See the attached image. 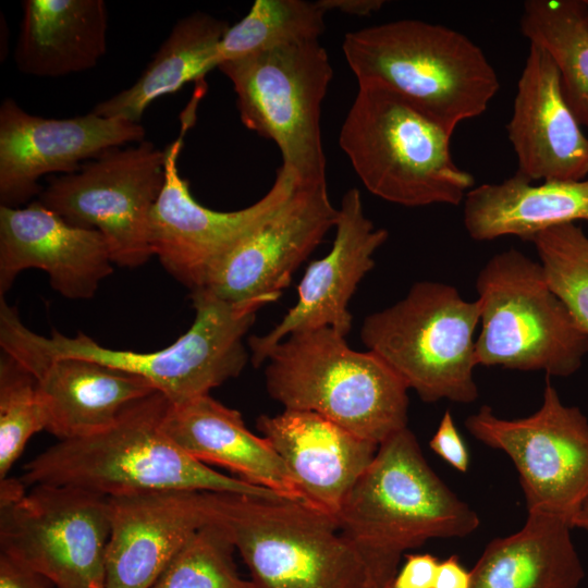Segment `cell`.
Listing matches in <instances>:
<instances>
[{"instance_id":"obj_1","label":"cell","mask_w":588,"mask_h":588,"mask_svg":"<svg viewBox=\"0 0 588 588\" xmlns=\"http://www.w3.org/2000/svg\"><path fill=\"white\" fill-rule=\"evenodd\" d=\"M379 588H391L403 553L434 538H463L480 519L432 470L408 427L379 444L336 517Z\"/></svg>"},{"instance_id":"obj_2","label":"cell","mask_w":588,"mask_h":588,"mask_svg":"<svg viewBox=\"0 0 588 588\" xmlns=\"http://www.w3.org/2000/svg\"><path fill=\"white\" fill-rule=\"evenodd\" d=\"M169 405L154 391L127 405L109 429L48 448L24 465L20 479L25 486H71L106 497L168 490L283 497L188 455L163 428Z\"/></svg>"},{"instance_id":"obj_3","label":"cell","mask_w":588,"mask_h":588,"mask_svg":"<svg viewBox=\"0 0 588 588\" xmlns=\"http://www.w3.org/2000/svg\"><path fill=\"white\" fill-rule=\"evenodd\" d=\"M342 49L358 85L394 91L451 133L482 114L500 88L483 51L440 24L387 22L347 33Z\"/></svg>"},{"instance_id":"obj_4","label":"cell","mask_w":588,"mask_h":588,"mask_svg":"<svg viewBox=\"0 0 588 588\" xmlns=\"http://www.w3.org/2000/svg\"><path fill=\"white\" fill-rule=\"evenodd\" d=\"M265 363L267 391L285 409L316 413L378 445L407 427L402 379L375 353L352 350L333 329L293 333Z\"/></svg>"},{"instance_id":"obj_5","label":"cell","mask_w":588,"mask_h":588,"mask_svg":"<svg viewBox=\"0 0 588 588\" xmlns=\"http://www.w3.org/2000/svg\"><path fill=\"white\" fill-rule=\"evenodd\" d=\"M453 133L394 91L358 85L339 143L373 195L401 206H457L474 176L451 155Z\"/></svg>"},{"instance_id":"obj_6","label":"cell","mask_w":588,"mask_h":588,"mask_svg":"<svg viewBox=\"0 0 588 588\" xmlns=\"http://www.w3.org/2000/svg\"><path fill=\"white\" fill-rule=\"evenodd\" d=\"M194 321L163 350L138 353L105 347L84 333L57 330L45 336L27 328L15 307L0 302V328L49 357H72L136 375L150 382L171 404H181L237 377L248 354L243 339L266 306L260 301L232 304L205 289L192 292Z\"/></svg>"},{"instance_id":"obj_7","label":"cell","mask_w":588,"mask_h":588,"mask_svg":"<svg viewBox=\"0 0 588 588\" xmlns=\"http://www.w3.org/2000/svg\"><path fill=\"white\" fill-rule=\"evenodd\" d=\"M215 523L228 531L253 588H379L336 520L303 502L218 492Z\"/></svg>"},{"instance_id":"obj_8","label":"cell","mask_w":588,"mask_h":588,"mask_svg":"<svg viewBox=\"0 0 588 588\" xmlns=\"http://www.w3.org/2000/svg\"><path fill=\"white\" fill-rule=\"evenodd\" d=\"M478 301L453 285L421 281L405 297L367 316L360 340L425 402L471 403L478 397L475 332Z\"/></svg>"},{"instance_id":"obj_9","label":"cell","mask_w":588,"mask_h":588,"mask_svg":"<svg viewBox=\"0 0 588 588\" xmlns=\"http://www.w3.org/2000/svg\"><path fill=\"white\" fill-rule=\"evenodd\" d=\"M478 365L568 377L588 354V334L549 287L539 262L510 248L476 279Z\"/></svg>"},{"instance_id":"obj_10","label":"cell","mask_w":588,"mask_h":588,"mask_svg":"<svg viewBox=\"0 0 588 588\" xmlns=\"http://www.w3.org/2000/svg\"><path fill=\"white\" fill-rule=\"evenodd\" d=\"M233 84L243 124L273 140L299 182L323 183L321 103L332 68L319 39L280 45L218 68Z\"/></svg>"},{"instance_id":"obj_11","label":"cell","mask_w":588,"mask_h":588,"mask_svg":"<svg viewBox=\"0 0 588 588\" xmlns=\"http://www.w3.org/2000/svg\"><path fill=\"white\" fill-rule=\"evenodd\" d=\"M0 480V547L57 588H106L109 497L71 486Z\"/></svg>"},{"instance_id":"obj_12","label":"cell","mask_w":588,"mask_h":588,"mask_svg":"<svg viewBox=\"0 0 588 588\" xmlns=\"http://www.w3.org/2000/svg\"><path fill=\"white\" fill-rule=\"evenodd\" d=\"M164 181L166 150L145 139L49 180L37 200L66 222L100 232L114 265L136 268L154 256L149 220Z\"/></svg>"},{"instance_id":"obj_13","label":"cell","mask_w":588,"mask_h":588,"mask_svg":"<svg viewBox=\"0 0 588 588\" xmlns=\"http://www.w3.org/2000/svg\"><path fill=\"white\" fill-rule=\"evenodd\" d=\"M465 427L512 460L528 512L569 522L588 498V419L578 407L563 404L548 378L534 414L505 419L483 405L466 418Z\"/></svg>"},{"instance_id":"obj_14","label":"cell","mask_w":588,"mask_h":588,"mask_svg":"<svg viewBox=\"0 0 588 588\" xmlns=\"http://www.w3.org/2000/svg\"><path fill=\"white\" fill-rule=\"evenodd\" d=\"M187 113L180 136L167 146L166 181L149 220L152 255L179 282L193 291L206 286L220 265L290 196L297 175L282 164L275 180L255 204L235 211H217L197 203L179 171Z\"/></svg>"},{"instance_id":"obj_15","label":"cell","mask_w":588,"mask_h":588,"mask_svg":"<svg viewBox=\"0 0 588 588\" xmlns=\"http://www.w3.org/2000/svg\"><path fill=\"white\" fill-rule=\"evenodd\" d=\"M140 123L93 113L54 119L26 112L14 99L0 106V203L20 207L39 196V179L70 174L103 152L145 140Z\"/></svg>"},{"instance_id":"obj_16","label":"cell","mask_w":588,"mask_h":588,"mask_svg":"<svg viewBox=\"0 0 588 588\" xmlns=\"http://www.w3.org/2000/svg\"><path fill=\"white\" fill-rule=\"evenodd\" d=\"M339 209L327 182H297L285 201L250 234L203 287L232 304L279 299L298 266L335 226Z\"/></svg>"},{"instance_id":"obj_17","label":"cell","mask_w":588,"mask_h":588,"mask_svg":"<svg viewBox=\"0 0 588 588\" xmlns=\"http://www.w3.org/2000/svg\"><path fill=\"white\" fill-rule=\"evenodd\" d=\"M334 228L331 250L306 269L297 287L296 304L269 332L248 338L254 366L265 363L273 347L293 333L321 328L333 329L343 336L350 332V301L373 268V256L389 233L366 217L357 188L348 189L342 197Z\"/></svg>"},{"instance_id":"obj_18","label":"cell","mask_w":588,"mask_h":588,"mask_svg":"<svg viewBox=\"0 0 588 588\" xmlns=\"http://www.w3.org/2000/svg\"><path fill=\"white\" fill-rule=\"evenodd\" d=\"M218 492L168 490L109 497L106 588H150L182 548L215 524Z\"/></svg>"},{"instance_id":"obj_19","label":"cell","mask_w":588,"mask_h":588,"mask_svg":"<svg viewBox=\"0 0 588 588\" xmlns=\"http://www.w3.org/2000/svg\"><path fill=\"white\" fill-rule=\"evenodd\" d=\"M112 265L97 230L66 222L39 200L25 207L0 206V296L20 272L36 268L62 296L87 299L112 273Z\"/></svg>"},{"instance_id":"obj_20","label":"cell","mask_w":588,"mask_h":588,"mask_svg":"<svg viewBox=\"0 0 588 588\" xmlns=\"http://www.w3.org/2000/svg\"><path fill=\"white\" fill-rule=\"evenodd\" d=\"M569 109L560 72L540 46L529 51L506 125L516 173L529 180L579 181L588 175V137Z\"/></svg>"},{"instance_id":"obj_21","label":"cell","mask_w":588,"mask_h":588,"mask_svg":"<svg viewBox=\"0 0 588 588\" xmlns=\"http://www.w3.org/2000/svg\"><path fill=\"white\" fill-rule=\"evenodd\" d=\"M0 346L37 379L47 431L60 441L109 429L127 405L157 391L142 377L96 362L44 355L3 329Z\"/></svg>"},{"instance_id":"obj_22","label":"cell","mask_w":588,"mask_h":588,"mask_svg":"<svg viewBox=\"0 0 588 588\" xmlns=\"http://www.w3.org/2000/svg\"><path fill=\"white\" fill-rule=\"evenodd\" d=\"M257 428L286 465L303 502L335 520L379 448L313 412L262 415Z\"/></svg>"},{"instance_id":"obj_23","label":"cell","mask_w":588,"mask_h":588,"mask_svg":"<svg viewBox=\"0 0 588 588\" xmlns=\"http://www.w3.org/2000/svg\"><path fill=\"white\" fill-rule=\"evenodd\" d=\"M163 428L200 463L225 467L248 483L303 502L286 465L267 439L250 432L240 412L209 394L181 404L170 403Z\"/></svg>"},{"instance_id":"obj_24","label":"cell","mask_w":588,"mask_h":588,"mask_svg":"<svg viewBox=\"0 0 588 588\" xmlns=\"http://www.w3.org/2000/svg\"><path fill=\"white\" fill-rule=\"evenodd\" d=\"M14 61L20 72L61 77L93 69L107 51L102 0H24Z\"/></svg>"},{"instance_id":"obj_25","label":"cell","mask_w":588,"mask_h":588,"mask_svg":"<svg viewBox=\"0 0 588 588\" xmlns=\"http://www.w3.org/2000/svg\"><path fill=\"white\" fill-rule=\"evenodd\" d=\"M464 226L478 242L514 235L524 241L549 228L588 223V179L534 185L515 173L501 183L474 186L465 196Z\"/></svg>"},{"instance_id":"obj_26","label":"cell","mask_w":588,"mask_h":588,"mask_svg":"<svg viewBox=\"0 0 588 588\" xmlns=\"http://www.w3.org/2000/svg\"><path fill=\"white\" fill-rule=\"evenodd\" d=\"M566 518L528 512L516 532L491 540L470 571V588H577L585 571Z\"/></svg>"},{"instance_id":"obj_27","label":"cell","mask_w":588,"mask_h":588,"mask_svg":"<svg viewBox=\"0 0 588 588\" xmlns=\"http://www.w3.org/2000/svg\"><path fill=\"white\" fill-rule=\"evenodd\" d=\"M229 27L225 21L204 12L179 20L139 77L98 102L91 112L139 123L152 101L201 79L217 68V49Z\"/></svg>"},{"instance_id":"obj_28","label":"cell","mask_w":588,"mask_h":588,"mask_svg":"<svg viewBox=\"0 0 588 588\" xmlns=\"http://www.w3.org/2000/svg\"><path fill=\"white\" fill-rule=\"evenodd\" d=\"M522 34L554 61L565 100L580 125L588 127V23L584 0H527Z\"/></svg>"},{"instance_id":"obj_29","label":"cell","mask_w":588,"mask_h":588,"mask_svg":"<svg viewBox=\"0 0 588 588\" xmlns=\"http://www.w3.org/2000/svg\"><path fill=\"white\" fill-rule=\"evenodd\" d=\"M324 13L317 1L256 0L221 39L217 68L280 45L319 39L324 29Z\"/></svg>"},{"instance_id":"obj_30","label":"cell","mask_w":588,"mask_h":588,"mask_svg":"<svg viewBox=\"0 0 588 588\" xmlns=\"http://www.w3.org/2000/svg\"><path fill=\"white\" fill-rule=\"evenodd\" d=\"M531 242L549 287L588 334V236L576 223H565Z\"/></svg>"},{"instance_id":"obj_31","label":"cell","mask_w":588,"mask_h":588,"mask_svg":"<svg viewBox=\"0 0 588 588\" xmlns=\"http://www.w3.org/2000/svg\"><path fill=\"white\" fill-rule=\"evenodd\" d=\"M49 416L37 379L11 356L0 357V480L35 433L47 430Z\"/></svg>"},{"instance_id":"obj_32","label":"cell","mask_w":588,"mask_h":588,"mask_svg":"<svg viewBox=\"0 0 588 588\" xmlns=\"http://www.w3.org/2000/svg\"><path fill=\"white\" fill-rule=\"evenodd\" d=\"M234 550L228 531L209 524L182 548L150 588H253L237 572Z\"/></svg>"},{"instance_id":"obj_33","label":"cell","mask_w":588,"mask_h":588,"mask_svg":"<svg viewBox=\"0 0 588 588\" xmlns=\"http://www.w3.org/2000/svg\"><path fill=\"white\" fill-rule=\"evenodd\" d=\"M430 449L449 465L461 473L469 466V453L460 434L453 415L445 411L439 426L429 442Z\"/></svg>"},{"instance_id":"obj_34","label":"cell","mask_w":588,"mask_h":588,"mask_svg":"<svg viewBox=\"0 0 588 588\" xmlns=\"http://www.w3.org/2000/svg\"><path fill=\"white\" fill-rule=\"evenodd\" d=\"M439 560L429 553L406 555L391 588H434Z\"/></svg>"},{"instance_id":"obj_35","label":"cell","mask_w":588,"mask_h":588,"mask_svg":"<svg viewBox=\"0 0 588 588\" xmlns=\"http://www.w3.org/2000/svg\"><path fill=\"white\" fill-rule=\"evenodd\" d=\"M53 584L17 559L0 553V588H51Z\"/></svg>"},{"instance_id":"obj_36","label":"cell","mask_w":588,"mask_h":588,"mask_svg":"<svg viewBox=\"0 0 588 588\" xmlns=\"http://www.w3.org/2000/svg\"><path fill=\"white\" fill-rule=\"evenodd\" d=\"M434 588H470V572L451 555L439 563Z\"/></svg>"},{"instance_id":"obj_37","label":"cell","mask_w":588,"mask_h":588,"mask_svg":"<svg viewBox=\"0 0 588 588\" xmlns=\"http://www.w3.org/2000/svg\"><path fill=\"white\" fill-rule=\"evenodd\" d=\"M318 5L324 11L338 10L344 14L367 16L379 11L382 0H318Z\"/></svg>"},{"instance_id":"obj_38","label":"cell","mask_w":588,"mask_h":588,"mask_svg":"<svg viewBox=\"0 0 588 588\" xmlns=\"http://www.w3.org/2000/svg\"><path fill=\"white\" fill-rule=\"evenodd\" d=\"M572 528L583 529L588 532V498L581 504L577 513L571 518Z\"/></svg>"},{"instance_id":"obj_39","label":"cell","mask_w":588,"mask_h":588,"mask_svg":"<svg viewBox=\"0 0 588 588\" xmlns=\"http://www.w3.org/2000/svg\"><path fill=\"white\" fill-rule=\"evenodd\" d=\"M587 8V23H588V0H584Z\"/></svg>"}]
</instances>
